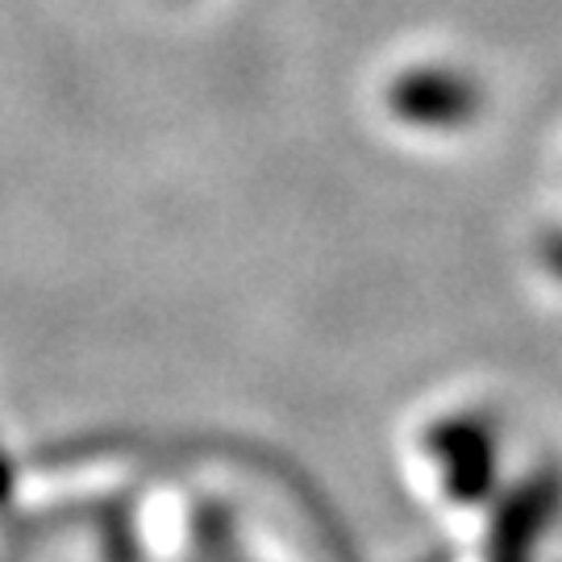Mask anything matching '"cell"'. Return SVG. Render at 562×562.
<instances>
[{
	"mask_svg": "<svg viewBox=\"0 0 562 562\" xmlns=\"http://www.w3.org/2000/svg\"><path fill=\"white\" fill-rule=\"evenodd\" d=\"M392 113L417 130H459L480 113L483 92L459 67H413L387 88Z\"/></svg>",
	"mask_w": 562,
	"mask_h": 562,
	"instance_id": "1",
	"label": "cell"
},
{
	"mask_svg": "<svg viewBox=\"0 0 562 562\" xmlns=\"http://www.w3.org/2000/svg\"><path fill=\"white\" fill-rule=\"evenodd\" d=\"M429 446H434V459L442 462L450 496H459V501H480L483 492L492 487V475H496V446H492V434H487L480 422L459 417V422L438 425Z\"/></svg>",
	"mask_w": 562,
	"mask_h": 562,
	"instance_id": "2",
	"label": "cell"
},
{
	"mask_svg": "<svg viewBox=\"0 0 562 562\" xmlns=\"http://www.w3.org/2000/svg\"><path fill=\"white\" fill-rule=\"evenodd\" d=\"M542 255H546V267H550V271H554V276L562 280V229H559V234H550V238H546Z\"/></svg>",
	"mask_w": 562,
	"mask_h": 562,
	"instance_id": "3",
	"label": "cell"
}]
</instances>
